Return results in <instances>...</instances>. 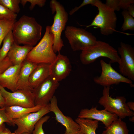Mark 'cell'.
<instances>
[{
	"label": "cell",
	"mask_w": 134,
	"mask_h": 134,
	"mask_svg": "<svg viewBox=\"0 0 134 134\" xmlns=\"http://www.w3.org/2000/svg\"><path fill=\"white\" fill-rule=\"evenodd\" d=\"M50 65L45 63H38L33 69L29 80L30 86L32 90L50 75Z\"/></svg>",
	"instance_id": "obj_17"
},
{
	"label": "cell",
	"mask_w": 134,
	"mask_h": 134,
	"mask_svg": "<svg viewBox=\"0 0 134 134\" xmlns=\"http://www.w3.org/2000/svg\"><path fill=\"white\" fill-rule=\"evenodd\" d=\"M5 122L10 125L15 126L12 120L10 119L7 115L5 107L0 108V127Z\"/></svg>",
	"instance_id": "obj_30"
},
{
	"label": "cell",
	"mask_w": 134,
	"mask_h": 134,
	"mask_svg": "<svg viewBox=\"0 0 134 134\" xmlns=\"http://www.w3.org/2000/svg\"><path fill=\"white\" fill-rule=\"evenodd\" d=\"M100 63L102 71L100 75L94 78L96 83L103 87L124 83L133 85L132 81L119 73L113 68L110 63L108 64L101 60Z\"/></svg>",
	"instance_id": "obj_10"
},
{
	"label": "cell",
	"mask_w": 134,
	"mask_h": 134,
	"mask_svg": "<svg viewBox=\"0 0 134 134\" xmlns=\"http://www.w3.org/2000/svg\"><path fill=\"white\" fill-rule=\"evenodd\" d=\"M46 1V0H21L20 3L24 7L27 2H30L31 5L29 9L32 10L36 5L40 7H43L45 5Z\"/></svg>",
	"instance_id": "obj_29"
},
{
	"label": "cell",
	"mask_w": 134,
	"mask_h": 134,
	"mask_svg": "<svg viewBox=\"0 0 134 134\" xmlns=\"http://www.w3.org/2000/svg\"><path fill=\"white\" fill-rule=\"evenodd\" d=\"M5 106L4 99L0 90V108H3Z\"/></svg>",
	"instance_id": "obj_37"
},
{
	"label": "cell",
	"mask_w": 134,
	"mask_h": 134,
	"mask_svg": "<svg viewBox=\"0 0 134 134\" xmlns=\"http://www.w3.org/2000/svg\"><path fill=\"white\" fill-rule=\"evenodd\" d=\"M17 14L14 13L0 4V20H16Z\"/></svg>",
	"instance_id": "obj_27"
},
{
	"label": "cell",
	"mask_w": 134,
	"mask_h": 134,
	"mask_svg": "<svg viewBox=\"0 0 134 134\" xmlns=\"http://www.w3.org/2000/svg\"><path fill=\"white\" fill-rule=\"evenodd\" d=\"M50 117L48 115H45L40 119L35 124L32 134H45L43 129V125Z\"/></svg>",
	"instance_id": "obj_28"
},
{
	"label": "cell",
	"mask_w": 134,
	"mask_h": 134,
	"mask_svg": "<svg viewBox=\"0 0 134 134\" xmlns=\"http://www.w3.org/2000/svg\"><path fill=\"white\" fill-rule=\"evenodd\" d=\"M13 65L7 56L3 60L0 61V75Z\"/></svg>",
	"instance_id": "obj_32"
},
{
	"label": "cell",
	"mask_w": 134,
	"mask_h": 134,
	"mask_svg": "<svg viewBox=\"0 0 134 134\" xmlns=\"http://www.w3.org/2000/svg\"><path fill=\"white\" fill-rule=\"evenodd\" d=\"M59 85V82L50 75L33 89L35 105L44 106L49 103Z\"/></svg>",
	"instance_id": "obj_9"
},
{
	"label": "cell",
	"mask_w": 134,
	"mask_h": 134,
	"mask_svg": "<svg viewBox=\"0 0 134 134\" xmlns=\"http://www.w3.org/2000/svg\"><path fill=\"white\" fill-rule=\"evenodd\" d=\"M93 6L98 8L99 12L91 24L85 26L86 28L99 27L101 34L106 36L115 32L117 18L115 11L99 0H96Z\"/></svg>",
	"instance_id": "obj_5"
},
{
	"label": "cell",
	"mask_w": 134,
	"mask_h": 134,
	"mask_svg": "<svg viewBox=\"0 0 134 134\" xmlns=\"http://www.w3.org/2000/svg\"><path fill=\"white\" fill-rule=\"evenodd\" d=\"M65 30V36L73 51H82L97 41L95 36L83 28L67 26Z\"/></svg>",
	"instance_id": "obj_7"
},
{
	"label": "cell",
	"mask_w": 134,
	"mask_h": 134,
	"mask_svg": "<svg viewBox=\"0 0 134 134\" xmlns=\"http://www.w3.org/2000/svg\"><path fill=\"white\" fill-rule=\"evenodd\" d=\"M124 19V22L121 28L122 31L128 30H134V18L128 13L127 10H123L121 13Z\"/></svg>",
	"instance_id": "obj_25"
},
{
	"label": "cell",
	"mask_w": 134,
	"mask_h": 134,
	"mask_svg": "<svg viewBox=\"0 0 134 134\" xmlns=\"http://www.w3.org/2000/svg\"><path fill=\"white\" fill-rule=\"evenodd\" d=\"M42 29L35 18L24 15L15 22L12 30L15 42L34 47L41 38Z\"/></svg>",
	"instance_id": "obj_1"
},
{
	"label": "cell",
	"mask_w": 134,
	"mask_h": 134,
	"mask_svg": "<svg viewBox=\"0 0 134 134\" xmlns=\"http://www.w3.org/2000/svg\"><path fill=\"white\" fill-rule=\"evenodd\" d=\"M120 56L118 63L120 74L132 81H134V48L121 42L117 51Z\"/></svg>",
	"instance_id": "obj_12"
},
{
	"label": "cell",
	"mask_w": 134,
	"mask_h": 134,
	"mask_svg": "<svg viewBox=\"0 0 134 134\" xmlns=\"http://www.w3.org/2000/svg\"><path fill=\"white\" fill-rule=\"evenodd\" d=\"M129 120L130 121L134 122V116L131 117V118H129Z\"/></svg>",
	"instance_id": "obj_40"
},
{
	"label": "cell",
	"mask_w": 134,
	"mask_h": 134,
	"mask_svg": "<svg viewBox=\"0 0 134 134\" xmlns=\"http://www.w3.org/2000/svg\"><path fill=\"white\" fill-rule=\"evenodd\" d=\"M75 121L79 125L80 130L85 134H96V131L98 127L99 121L77 118Z\"/></svg>",
	"instance_id": "obj_22"
},
{
	"label": "cell",
	"mask_w": 134,
	"mask_h": 134,
	"mask_svg": "<svg viewBox=\"0 0 134 134\" xmlns=\"http://www.w3.org/2000/svg\"><path fill=\"white\" fill-rule=\"evenodd\" d=\"M65 134V133H64V134Z\"/></svg>",
	"instance_id": "obj_42"
},
{
	"label": "cell",
	"mask_w": 134,
	"mask_h": 134,
	"mask_svg": "<svg viewBox=\"0 0 134 134\" xmlns=\"http://www.w3.org/2000/svg\"><path fill=\"white\" fill-rule=\"evenodd\" d=\"M127 11L129 14L134 17V3L130 4L128 7Z\"/></svg>",
	"instance_id": "obj_36"
},
{
	"label": "cell",
	"mask_w": 134,
	"mask_h": 134,
	"mask_svg": "<svg viewBox=\"0 0 134 134\" xmlns=\"http://www.w3.org/2000/svg\"><path fill=\"white\" fill-rule=\"evenodd\" d=\"M50 111L54 113L56 120L66 128L65 134H71L80 130L79 125L71 117L65 116L59 108L57 100L54 96L50 102Z\"/></svg>",
	"instance_id": "obj_15"
},
{
	"label": "cell",
	"mask_w": 134,
	"mask_h": 134,
	"mask_svg": "<svg viewBox=\"0 0 134 134\" xmlns=\"http://www.w3.org/2000/svg\"><path fill=\"white\" fill-rule=\"evenodd\" d=\"M21 0H0V4L12 12L17 14L19 12V4Z\"/></svg>",
	"instance_id": "obj_26"
},
{
	"label": "cell",
	"mask_w": 134,
	"mask_h": 134,
	"mask_svg": "<svg viewBox=\"0 0 134 134\" xmlns=\"http://www.w3.org/2000/svg\"><path fill=\"white\" fill-rule=\"evenodd\" d=\"M126 123L120 118L114 121L102 134H129Z\"/></svg>",
	"instance_id": "obj_21"
},
{
	"label": "cell",
	"mask_w": 134,
	"mask_h": 134,
	"mask_svg": "<svg viewBox=\"0 0 134 134\" xmlns=\"http://www.w3.org/2000/svg\"><path fill=\"white\" fill-rule=\"evenodd\" d=\"M71 134H85L84 133L81 131V130H80L76 132H74Z\"/></svg>",
	"instance_id": "obj_39"
},
{
	"label": "cell",
	"mask_w": 134,
	"mask_h": 134,
	"mask_svg": "<svg viewBox=\"0 0 134 134\" xmlns=\"http://www.w3.org/2000/svg\"><path fill=\"white\" fill-rule=\"evenodd\" d=\"M49 103L37 111L31 113L20 118L12 119L15 125H16L17 126L14 132L15 134L25 133L32 134L37 122L41 118L50 112Z\"/></svg>",
	"instance_id": "obj_11"
},
{
	"label": "cell",
	"mask_w": 134,
	"mask_h": 134,
	"mask_svg": "<svg viewBox=\"0 0 134 134\" xmlns=\"http://www.w3.org/2000/svg\"><path fill=\"white\" fill-rule=\"evenodd\" d=\"M50 75L59 82L69 74L71 70V63L67 57L58 53L54 61L51 64Z\"/></svg>",
	"instance_id": "obj_14"
},
{
	"label": "cell",
	"mask_w": 134,
	"mask_h": 134,
	"mask_svg": "<svg viewBox=\"0 0 134 134\" xmlns=\"http://www.w3.org/2000/svg\"><path fill=\"white\" fill-rule=\"evenodd\" d=\"M102 57L109 59L110 63H118L120 59L116 49L108 43L100 40H97L94 45L81 51L80 55L81 62L84 65L92 63Z\"/></svg>",
	"instance_id": "obj_3"
},
{
	"label": "cell",
	"mask_w": 134,
	"mask_h": 134,
	"mask_svg": "<svg viewBox=\"0 0 134 134\" xmlns=\"http://www.w3.org/2000/svg\"><path fill=\"white\" fill-rule=\"evenodd\" d=\"M97 106L90 109L84 108L80 111L78 116L79 118H87L101 122L106 128L118 118L116 114L112 113L105 109L98 110Z\"/></svg>",
	"instance_id": "obj_13"
},
{
	"label": "cell",
	"mask_w": 134,
	"mask_h": 134,
	"mask_svg": "<svg viewBox=\"0 0 134 134\" xmlns=\"http://www.w3.org/2000/svg\"><path fill=\"white\" fill-rule=\"evenodd\" d=\"M22 134H29L27 133H23Z\"/></svg>",
	"instance_id": "obj_41"
},
{
	"label": "cell",
	"mask_w": 134,
	"mask_h": 134,
	"mask_svg": "<svg viewBox=\"0 0 134 134\" xmlns=\"http://www.w3.org/2000/svg\"><path fill=\"white\" fill-rule=\"evenodd\" d=\"M50 6L52 13H55L53 17V23L50 26L51 31L54 36L53 50L55 53H59L64 46L61 35L62 31L65 29L68 15L63 6L56 0H51Z\"/></svg>",
	"instance_id": "obj_4"
},
{
	"label": "cell",
	"mask_w": 134,
	"mask_h": 134,
	"mask_svg": "<svg viewBox=\"0 0 134 134\" xmlns=\"http://www.w3.org/2000/svg\"><path fill=\"white\" fill-rule=\"evenodd\" d=\"M16 20H0V47L2 42L9 31L12 30Z\"/></svg>",
	"instance_id": "obj_24"
},
{
	"label": "cell",
	"mask_w": 134,
	"mask_h": 134,
	"mask_svg": "<svg viewBox=\"0 0 134 134\" xmlns=\"http://www.w3.org/2000/svg\"><path fill=\"white\" fill-rule=\"evenodd\" d=\"M33 47L27 45L20 46L14 42L7 56L13 65H20L26 60L29 53Z\"/></svg>",
	"instance_id": "obj_18"
},
{
	"label": "cell",
	"mask_w": 134,
	"mask_h": 134,
	"mask_svg": "<svg viewBox=\"0 0 134 134\" xmlns=\"http://www.w3.org/2000/svg\"><path fill=\"white\" fill-rule=\"evenodd\" d=\"M37 64L26 59L24 61L20 71L16 90L28 89L32 91L29 86V78L31 72Z\"/></svg>",
	"instance_id": "obj_19"
},
{
	"label": "cell",
	"mask_w": 134,
	"mask_h": 134,
	"mask_svg": "<svg viewBox=\"0 0 134 134\" xmlns=\"http://www.w3.org/2000/svg\"><path fill=\"white\" fill-rule=\"evenodd\" d=\"M96 0H84L81 4L78 6L75 7L69 12V14L72 15L82 7L87 5L90 4L93 6Z\"/></svg>",
	"instance_id": "obj_33"
},
{
	"label": "cell",
	"mask_w": 134,
	"mask_h": 134,
	"mask_svg": "<svg viewBox=\"0 0 134 134\" xmlns=\"http://www.w3.org/2000/svg\"><path fill=\"white\" fill-rule=\"evenodd\" d=\"M23 63L20 65L10 67L0 75V85L2 87L7 88L12 92L16 90Z\"/></svg>",
	"instance_id": "obj_16"
},
{
	"label": "cell",
	"mask_w": 134,
	"mask_h": 134,
	"mask_svg": "<svg viewBox=\"0 0 134 134\" xmlns=\"http://www.w3.org/2000/svg\"><path fill=\"white\" fill-rule=\"evenodd\" d=\"M3 42L2 46L0 49V61L3 60L7 56L8 52L15 42L12 30L5 37Z\"/></svg>",
	"instance_id": "obj_23"
},
{
	"label": "cell",
	"mask_w": 134,
	"mask_h": 134,
	"mask_svg": "<svg viewBox=\"0 0 134 134\" xmlns=\"http://www.w3.org/2000/svg\"><path fill=\"white\" fill-rule=\"evenodd\" d=\"M110 86L104 87L102 96L98 103L104 109L117 115L122 119L126 117L134 116V112L129 108L126 98L123 96H117L113 98L109 95Z\"/></svg>",
	"instance_id": "obj_6"
},
{
	"label": "cell",
	"mask_w": 134,
	"mask_h": 134,
	"mask_svg": "<svg viewBox=\"0 0 134 134\" xmlns=\"http://www.w3.org/2000/svg\"><path fill=\"white\" fill-rule=\"evenodd\" d=\"M54 41V36L51 31L50 26H47L43 37L29 53L26 59L37 64H52L57 57L53 50Z\"/></svg>",
	"instance_id": "obj_2"
},
{
	"label": "cell",
	"mask_w": 134,
	"mask_h": 134,
	"mask_svg": "<svg viewBox=\"0 0 134 134\" xmlns=\"http://www.w3.org/2000/svg\"><path fill=\"white\" fill-rule=\"evenodd\" d=\"M105 4L114 11H118L120 9L119 6V0H106Z\"/></svg>",
	"instance_id": "obj_31"
},
{
	"label": "cell",
	"mask_w": 134,
	"mask_h": 134,
	"mask_svg": "<svg viewBox=\"0 0 134 134\" xmlns=\"http://www.w3.org/2000/svg\"><path fill=\"white\" fill-rule=\"evenodd\" d=\"M0 90L4 99L5 106H19L29 108L35 106L31 90L19 89L10 92L0 85Z\"/></svg>",
	"instance_id": "obj_8"
},
{
	"label": "cell",
	"mask_w": 134,
	"mask_h": 134,
	"mask_svg": "<svg viewBox=\"0 0 134 134\" xmlns=\"http://www.w3.org/2000/svg\"><path fill=\"white\" fill-rule=\"evenodd\" d=\"M0 134H15L14 133H12L10 130L6 128L4 123L0 127Z\"/></svg>",
	"instance_id": "obj_35"
},
{
	"label": "cell",
	"mask_w": 134,
	"mask_h": 134,
	"mask_svg": "<svg viewBox=\"0 0 134 134\" xmlns=\"http://www.w3.org/2000/svg\"><path fill=\"white\" fill-rule=\"evenodd\" d=\"M134 3V0H119V6L120 9L127 10L130 5Z\"/></svg>",
	"instance_id": "obj_34"
},
{
	"label": "cell",
	"mask_w": 134,
	"mask_h": 134,
	"mask_svg": "<svg viewBox=\"0 0 134 134\" xmlns=\"http://www.w3.org/2000/svg\"><path fill=\"white\" fill-rule=\"evenodd\" d=\"M44 106L36 105L33 107L29 108L19 106L4 107L8 117L10 119L12 120L21 118L31 113L37 111Z\"/></svg>",
	"instance_id": "obj_20"
},
{
	"label": "cell",
	"mask_w": 134,
	"mask_h": 134,
	"mask_svg": "<svg viewBox=\"0 0 134 134\" xmlns=\"http://www.w3.org/2000/svg\"><path fill=\"white\" fill-rule=\"evenodd\" d=\"M129 109L131 110L134 111V102L132 101H129L127 103Z\"/></svg>",
	"instance_id": "obj_38"
}]
</instances>
